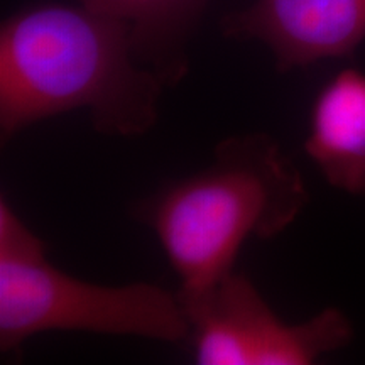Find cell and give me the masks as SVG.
<instances>
[{"label":"cell","instance_id":"obj_1","mask_svg":"<svg viewBox=\"0 0 365 365\" xmlns=\"http://www.w3.org/2000/svg\"><path fill=\"white\" fill-rule=\"evenodd\" d=\"M170 80L137 58L129 27L83 6L39 4L0 29V139L46 118L88 110L102 134L143 135Z\"/></svg>","mask_w":365,"mask_h":365},{"label":"cell","instance_id":"obj_2","mask_svg":"<svg viewBox=\"0 0 365 365\" xmlns=\"http://www.w3.org/2000/svg\"><path fill=\"white\" fill-rule=\"evenodd\" d=\"M309 202L296 164L269 134L232 135L195 175L163 186L135 207L180 279V299L207 293L235 271L249 239H274Z\"/></svg>","mask_w":365,"mask_h":365},{"label":"cell","instance_id":"obj_3","mask_svg":"<svg viewBox=\"0 0 365 365\" xmlns=\"http://www.w3.org/2000/svg\"><path fill=\"white\" fill-rule=\"evenodd\" d=\"M44 331H90L181 344L191 325L178 294L153 282L95 284L48 261V252L0 255V350L19 352Z\"/></svg>","mask_w":365,"mask_h":365},{"label":"cell","instance_id":"obj_4","mask_svg":"<svg viewBox=\"0 0 365 365\" xmlns=\"http://www.w3.org/2000/svg\"><path fill=\"white\" fill-rule=\"evenodd\" d=\"M180 301L200 365H309L350 345L355 335L350 318L335 307L303 323H286L237 271L207 293Z\"/></svg>","mask_w":365,"mask_h":365},{"label":"cell","instance_id":"obj_5","mask_svg":"<svg viewBox=\"0 0 365 365\" xmlns=\"http://www.w3.org/2000/svg\"><path fill=\"white\" fill-rule=\"evenodd\" d=\"M227 38L261 41L281 73L349 58L365 41V0H255L222 21Z\"/></svg>","mask_w":365,"mask_h":365},{"label":"cell","instance_id":"obj_6","mask_svg":"<svg viewBox=\"0 0 365 365\" xmlns=\"http://www.w3.org/2000/svg\"><path fill=\"white\" fill-rule=\"evenodd\" d=\"M304 150L327 182L365 196V73L345 68L328 80L309 112Z\"/></svg>","mask_w":365,"mask_h":365},{"label":"cell","instance_id":"obj_7","mask_svg":"<svg viewBox=\"0 0 365 365\" xmlns=\"http://www.w3.org/2000/svg\"><path fill=\"white\" fill-rule=\"evenodd\" d=\"M129 27L135 54L145 66L178 81L186 73L185 48L212 0H78Z\"/></svg>","mask_w":365,"mask_h":365}]
</instances>
